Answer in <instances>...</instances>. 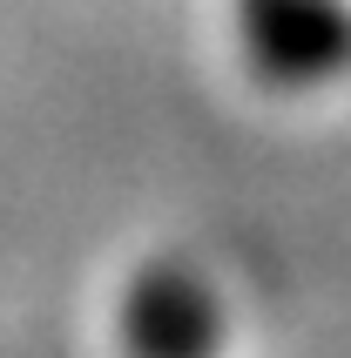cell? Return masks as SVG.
Instances as JSON below:
<instances>
[{
    "label": "cell",
    "instance_id": "1",
    "mask_svg": "<svg viewBox=\"0 0 351 358\" xmlns=\"http://www.w3.org/2000/svg\"><path fill=\"white\" fill-rule=\"evenodd\" d=\"M223 298L203 271L176 257L142 264L115 298V352L122 358H223Z\"/></svg>",
    "mask_w": 351,
    "mask_h": 358
},
{
    "label": "cell",
    "instance_id": "2",
    "mask_svg": "<svg viewBox=\"0 0 351 358\" xmlns=\"http://www.w3.org/2000/svg\"><path fill=\"white\" fill-rule=\"evenodd\" d=\"M243 20V48L277 88H304V81L331 75L345 61V14L338 0H236Z\"/></svg>",
    "mask_w": 351,
    "mask_h": 358
}]
</instances>
